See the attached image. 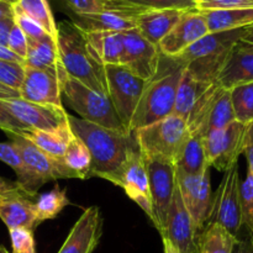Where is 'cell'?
I'll return each mask as SVG.
<instances>
[{
  "label": "cell",
  "instance_id": "83f0119b",
  "mask_svg": "<svg viewBox=\"0 0 253 253\" xmlns=\"http://www.w3.org/2000/svg\"><path fill=\"white\" fill-rule=\"evenodd\" d=\"M204 16L209 32H224L244 29L253 24V7L227 10H205Z\"/></svg>",
  "mask_w": 253,
  "mask_h": 253
},
{
  "label": "cell",
  "instance_id": "7402d4cb",
  "mask_svg": "<svg viewBox=\"0 0 253 253\" xmlns=\"http://www.w3.org/2000/svg\"><path fill=\"white\" fill-rule=\"evenodd\" d=\"M216 83L227 90L242 84L253 83V44L240 40L232 47Z\"/></svg>",
  "mask_w": 253,
  "mask_h": 253
},
{
  "label": "cell",
  "instance_id": "9a60e30c",
  "mask_svg": "<svg viewBox=\"0 0 253 253\" xmlns=\"http://www.w3.org/2000/svg\"><path fill=\"white\" fill-rule=\"evenodd\" d=\"M199 235L175 184L166 226L161 232L162 240L170 242L179 253H198Z\"/></svg>",
  "mask_w": 253,
  "mask_h": 253
},
{
  "label": "cell",
  "instance_id": "9f6ffc18",
  "mask_svg": "<svg viewBox=\"0 0 253 253\" xmlns=\"http://www.w3.org/2000/svg\"><path fill=\"white\" fill-rule=\"evenodd\" d=\"M0 253H10V252L7 251L4 246H1V245H0Z\"/></svg>",
  "mask_w": 253,
  "mask_h": 253
},
{
  "label": "cell",
  "instance_id": "ac0fdd59",
  "mask_svg": "<svg viewBox=\"0 0 253 253\" xmlns=\"http://www.w3.org/2000/svg\"><path fill=\"white\" fill-rule=\"evenodd\" d=\"M118 187L123 188L126 195L132 202H135L152 221V199H151L147 166H146L145 157L138 150V146L133 148L128 155L121 172Z\"/></svg>",
  "mask_w": 253,
  "mask_h": 253
},
{
  "label": "cell",
  "instance_id": "f6af8a7d",
  "mask_svg": "<svg viewBox=\"0 0 253 253\" xmlns=\"http://www.w3.org/2000/svg\"><path fill=\"white\" fill-rule=\"evenodd\" d=\"M0 128L4 131L6 135H12V133H21L22 131L26 130L2 104V99H0Z\"/></svg>",
  "mask_w": 253,
  "mask_h": 253
},
{
  "label": "cell",
  "instance_id": "8fae6325",
  "mask_svg": "<svg viewBox=\"0 0 253 253\" xmlns=\"http://www.w3.org/2000/svg\"><path fill=\"white\" fill-rule=\"evenodd\" d=\"M246 125L234 121L221 130H212L203 136L205 158L209 167L226 172L232 165L239 162L244 152Z\"/></svg>",
  "mask_w": 253,
  "mask_h": 253
},
{
  "label": "cell",
  "instance_id": "94428289",
  "mask_svg": "<svg viewBox=\"0 0 253 253\" xmlns=\"http://www.w3.org/2000/svg\"><path fill=\"white\" fill-rule=\"evenodd\" d=\"M192 1H194V0H192ZM194 2H195V1H194Z\"/></svg>",
  "mask_w": 253,
  "mask_h": 253
},
{
  "label": "cell",
  "instance_id": "6da1fadb",
  "mask_svg": "<svg viewBox=\"0 0 253 253\" xmlns=\"http://www.w3.org/2000/svg\"><path fill=\"white\" fill-rule=\"evenodd\" d=\"M68 123L74 135L83 141L90 153L89 177L101 178L118 185L128 155L137 147L133 133L111 130L71 115Z\"/></svg>",
  "mask_w": 253,
  "mask_h": 253
},
{
  "label": "cell",
  "instance_id": "cb8c5ba5",
  "mask_svg": "<svg viewBox=\"0 0 253 253\" xmlns=\"http://www.w3.org/2000/svg\"><path fill=\"white\" fill-rule=\"evenodd\" d=\"M184 11L175 7L145 10L136 17V29L146 40L158 47V43L169 34Z\"/></svg>",
  "mask_w": 253,
  "mask_h": 253
},
{
  "label": "cell",
  "instance_id": "ab89813d",
  "mask_svg": "<svg viewBox=\"0 0 253 253\" xmlns=\"http://www.w3.org/2000/svg\"><path fill=\"white\" fill-rule=\"evenodd\" d=\"M12 19H14L15 25L26 35L27 39L34 40H41L44 37L49 36L36 21L27 16L24 11L19 9L15 4H12Z\"/></svg>",
  "mask_w": 253,
  "mask_h": 253
},
{
  "label": "cell",
  "instance_id": "f35d334b",
  "mask_svg": "<svg viewBox=\"0 0 253 253\" xmlns=\"http://www.w3.org/2000/svg\"><path fill=\"white\" fill-rule=\"evenodd\" d=\"M123 4L130 5L140 10L151 9H167V7H175V9H195V2L192 0H116Z\"/></svg>",
  "mask_w": 253,
  "mask_h": 253
},
{
  "label": "cell",
  "instance_id": "836d02e7",
  "mask_svg": "<svg viewBox=\"0 0 253 253\" xmlns=\"http://www.w3.org/2000/svg\"><path fill=\"white\" fill-rule=\"evenodd\" d=\"M69 204L71 202L67 197V189H61L58 185L49 192L39 195V198L35 200V208L40 225L46 220L57 217V215Z\"/></svg>",
  "mask_w": 253,
  "mask_h": 253
},
{
  "label": "cell",
  "instance_id": "816d5d0a",
  "mask_svg": "<svg viewBox=\"0 0 253 253\" xmlns=\"http://www.w3.org/2000/svg\"><path fill=\"white\" fill-rule=\"evenodd\" d=\"M14 98H20L19 93H17L16 90H12V89L0 84V99H14Z\"/></svg>",
  "mask_w": 253,
  "mask_h": 253
},
{
  "label": "cell",
  "instance_id": "c3c4849f",
  "mask_svg": "<svg viewBox=\"0 0 253 253\" xmlns=\"http://www.w3.org/2000/svg\"><path fill=\"white\" fill-rule=\"evenodd\" d=\"M251 237H249V239H237L236 244L232 249V253H253Z\"/></svg>",
  "mask_w": 253,
  "mask_h": 253
},
{
  "label": "cell",
  "instance_id": "3957f363",
  "mask_svg": "<svg viewBox=\"0 0 253 253\" xmlns=\"http://www.w3.org/2000/svg\"><path fill=\"white\" fill-rule=\"evenodd\" d=\"M244 29L224 32H209L174 58L188 73L204 83H216L232 47L242 39Z\"/></svg>",
  "mask_w": 253,
  "mask_h": 253
},
{
  "label": "cell",
  "instance_id": "9c48e42d",
  "mask_svg": "<svg viewBox=\"0 0 253 253\" xmlns=\"http://www.w3.org/2000/svg\"><path fill=\"white\" fill-rule=\"evenodd\" d=\"M240 185L241 179L239 163H235L224 172L221 183L212 195L211 207L207 220V225H220L237 239L242 229Z\"/></svg>",
  "mask_w": 253,
  "mask_h": 253
},
{
  "label": "cell",
  "instance_id": "52a82bcc",
  "mask_svg": "<svg viewBox=\"0 0 253 253\" xmlns=\"http://www.w3.org/2000/svg\"><path fill=\"white\" fill-rule=\"evenodd\" d=\"M132 133L143 157L165 161L175 166L178 155L189 137L190 131L183 119L172 114L157 123L137 128Z\"/></svg>",
  "mask_w": 253,
  "mask_h": 253
},
{
  "label": "cell",
  "instance_id": "5b68a950",
  "mask_svg": "<svg viewBox=\"0 0 253 253\" xmlns=\"http://www.w3.org/2000/svg\"><path fill=\"white\" fill-rule=\"evenodd\" d=\"M58 77L62 95H64L67 104L81 116V119L111 130L131 133L120 121L108 95L98 93L69 77L63 67L58 71Z\"/></svg>",
  "mask_w": 253,
  "mask_h": 253
},
{
  "label": "cell",
  "instance_id": "d6986e66",
  "mask_svg": "<svg viewBox=\"0 0 253 253\" xmlns=\"http://www.w3.org/2000/svg\"><path fill=\"white\" fill-rule=\"evenodd\" d=\"M19 96L26 101L62 108L61 82L57 72L25 66V77Z\"/></svg>",
  "mask_w": 253,
  "mask_h": 253
},
{
  "label": "cell",
  "instance_id": "e0dca14e",
  "mask_svg": "<svg viewBox=\"0 0 253 253\" xmlns=\"http://www.w3.org/2000/svg\"><path fill=\"white\" fill-rule=\"evenodd\" d=\"M2 104L25 128L30 130H52L68 121L63 106L36 104L21 98L2 99Z\"/></svg>",
  "mask_w": 253,
  "mask_h": 253
},
{
  "label": "cell",
  "instance_id": "4dcf8cb0",
  "mask_svg": "<svg viewBox=\"0 0 253 253\" xmlns=\"http://www.w3.org/2000/svg\"><path fill=\"white\" fill-rule=\"evenodd\" d=\"M237 237L216 224L207 225L198 240V253H232Z\"/></svg>",
  "mask_w": 253,
  "mask_h": 253
},
{
  "label": "cell",
  "instance_id": "4fadbf2b",
  "mask_svg": "<svg viewBox=\"0 0 253 253\" xmlns=\"http://www.w3.org/2000/svg\"><path fill=\"white\" fill-rule=\"evenodd\" d=\"M152 199V222L162 232L175 189V166L155 158H145Z\"/></svg>",
  "mask_w": 253,
  "mask_h": 253
},
{
  "label": "cell",
  "instance_id": "30bf717a",
  "mask_svg": "<svg viewBox=\"0 0 253 253\" xmlns=\"http://www.w3.org/2000/svg\"><path fill=\"white\" fill-rule=\"evenodd\" d=\"M104 68L109 98L123 125L131 132V121L148 81L140 78L124 66H105Z\"/></svg>",
  "mask_w": 253,
  "mask_h": 253
},
{
  "label": "cell",
  "instance_id": "680465c9",
  "mask_svg": "<svg viewBox=\"0 0 253 253\" xmlns=\"http://www.w3.org/2000/svg\"><path fill=\"white\" fill-rule=\"evenodd\" d=\"M251 242H252V246H253V237H251Z\"/></svg>",
  "mask_w": 253,
  "mask_h": 253
},
{
  "label": "cell",
  "instance_id": "db71d44e",
  "mask_svg": "<svg viewBox=\"0 0 253 253\" xmlns=\"http://www.w3.org/2000/svg\"><path fill=\"white\" fill-rule=\"evenodd\" d=\"M242 41L247 42V43H251L253 44V24L251 26L246 27V30H245V34L244 36H242Z\"/></svg>",
  "mask_w": 253,
  "mask_h": 253
},
{
  "label": "cell",
  "instance_id": "e575fe53",
  "mask_svg": "<svg viewBox=\"0 0 253 253\" xmlns=\"http://www.w3.org/2000/svg\"><path fill=\"white\" fill-rule=\"evenodd\" d=\"M235 120L244 125L253 123V83L242 84L230 89Z\"/></svg>",
  "mask_w": 253,
  "mask_h": 253
},
{
  "label": "cell",
  "instance_id": "60d3db41",
  "mask_svg": "<svg viewBox=\"0 0 253 253\" xmlns=\"http://www.w3.org/2000/svg\"><path fill=\"white\" fill-rule=\"evenodd\" d=\"M9 234L12 253H36L34 231L24 227H16V229H10Z\"/></svg>",
  "mask_w": 253,
  "mask_h": 253
},
{
  "label": "cell",
  "instance_id": "b9f144b4",
  "mask_svg": "<svg viewBox=\"0 0 253 253\" xmlns=\"http://www.w3.org/2000/svg\"><path fill=\"white\" fill-rule=\"evenodd\" d=\"M253 7V0H200L195 4L199 11L205 10H227Z\"/></svg>",
  "mask_w": 253,
  "mask_h": 253
},
{
  "label": "cell",
  "instance_id": "2e32d148",
  "mask_svg": "<svg viewBox=\"0 0 253 253\" xmlns=\"http://www.w3.org/2000/svg\"><path fill=\"white\" fill-rule=\"evenodd\" d=\"M208 34L209 30L202 12L197 9H188L169 34L158 43V51L162 56L174 59Z\"/></svg>",
  "mask_w": 253,
  "mask_h": 253
},
{
  "label": "cell",
  "instance_id": "7bdbcfd3",
  "mask_svg": "<svg viewBox=\"0 0 253 253\" xmlns=\"http://www.w3.org/2000/svg\"><path fill=\"white\" fill-rule=\"evenodd\" d=\"M0 161L9 166L16 173L17 178L21 177L24 173V165L19 152L10 142H0Z\"/></svg>",
  "mask_w": 253,
  "mask_h": 253
},
{
  "label": "cell",
  "instance_id": "6f0895ef",
  "mask_svg": "<svg viewBox=\"0 0 253 253\" xmlns=\"http://www.w3.org/2000/svg\"><path fill=\"white\" fill-rule=\"evenodd\" d=\"M2 1H6V2H10V4H14L15 0H2Z\"/></svg>",
  "mask_w": 253,
  "mask_h": 253
},
{
  "label": "cell",
  "instance_id": "8992f818",
  "mask_svg": "<svg viewBox=\"0 0 253 253\" xmlns=\"http://www.w3.org/2000/svg\"><path fill=\"white\" fill-rule=\"evenodd\" d=\"M183 69L184 68L175 62V67L172 71L162 76L157 74L147 82L131 121V132L172 115Z\"/></svg>",
  "mask_w": 253,
  "mask_h": 253
},
{
  "label": "cell",
  "instance_id": "5bb4252c",
  "mask_svg": "<svg viewBox=\"0 0 253 253\" xmlns=\"http://www.w3.org/2000/svg\"><path fill=\"white\" fill-rule=\"evenodd\" d=\"M161 53L156 44L151 43L137 29L123 32L121 64L145 81H151L160 72Z\"/></svg>",
  "mask_w": 253,
  "mask_h": 253
},
{
  "label": "cell",
  "instance_id": "7c38bea8",
  "mask_svg": "<svg viewBox=\"0 0 253 253\" xmlns=\"http://www.w3.org/2000/svg\"><path fill=\"white\" fill-rule=\"evenodd\" d=\"M175 184L185 209L189 212L198 232L202 234L207 225L212 200L210 168L199 174H188L175 169Z\"/></svg>",
  "mask_w": 253,
  "mask_h": 253
},
{
  "label": "cell",
  "instance_id": "1f68e13d",
  "mask_svg": "<svg viewBox=\"0 0 253 253\" xmlns=\"http://www.w3.org/2000/svg\"><path fill=\"white\" fill-rule=\"evenodd\" d=\"M64 165L77 175V179H88L90 174L91 157L83 141L76 135L67 146L62 157Z\"/></svg>",
  "mask_w": 253,
  "mask_h": 253
},
{
  "label": "cell",
  "instance_id": "603a6c76",
  "mask_svg": "<svg viewBox=\"0 0 253 253\" xmlns=\"http://www.w3.org/2000/svg\"><path fill=\"white\" fill-rule=\"evenodd\" d=\"M145 10L135 7L109 10L99 14L76 16L74 24L84 31H113L125 32L136 29V17Z\"/></svg>",
  "mask_w": 253,
  "mask_h": 253
},
{
  "label": "cell",
  "instance_id": "44dd1931",
  "mask_svg": "<svg viewBox=\"0 0 253 253\" xmlns=\"http://www.w3.org/2000/svg\"><path fill=\"white\" fill-rule=\"evenodd\" d=\"M34 199L20 188L0 194V219L7 229L24 227L35 231L40 226Z\"/></svg>",
  "mask_w": 253,
  "mask_h": 253
},
{
  "label": "cell",
  "instance_id": "f5cc1de1",
  "mask_svg": "<svg viewBox=\"0 0 253 253\" xmlns=\"http://www.w3.org/2000/svg\"><path fill=\"white\" fill-rule=\"evenodd\" d=\"M17 184L16 182H11V180H6L4 178L0 177V194L5 192H9V190H14L16 189Z\"/></svg>",
  "mask_w": 253,
  "mask_h": 253
},
{
  "label": "cell",
  "instance_id": "8d00e7d4",
  "mask_svg": "<svg viewBox=\"0 0 253 253\" xmlns=\"http://www.w3.org/2000/svg\"><path fill=\"white\" fill-rule=\"evenodd\" d=\"M242 226L246 227L253 237V175L247 172V177L240 185Z\"/></svg>",
  "mask_w": 253,
  "mask_h": 253
},
{
  "label": "cell",
  "instance_id": "11a10c76",
  "mask_svg": "<svg viewBox=\"0 0 253 253\" xmlns=\"http://www.w3.org/2000/svg\"><path fill=\"white\" fill-rule=\"evenodd\" d=\"M163 252L165 253H179L175 250V247L173 246L170 242H168L167 240H163Z\"/></svg>",
  "mask_w": 253,
  "mask_h": 253
},
{
  "label": "cell",
  "instance_id": "7a4b0ae2",
  "mask_svg": "<svg viewBox=\"0 0 253 253\" xmlns=\"http://www.w3.org/2000/svg\"><path fill=\"white\" fill-rule=\"evenodd\" d=\"M57 46L62 67L69 77L108 95L105 68L94 58L83 32L74 22L57 24Z\"/></svg>",
  "mask_w": 253,
  "mask_h": 253
},
{
  "label": "cell",
  "instance_id": "ffe728a7",
  "mask_svg": "<svg viewBox=\"0 0 253 253\" xmlns=\"http://www.w3.org/2000/svg\"><path fill=\"white\" fill-rule=\"evenodd\" d=\"M103 234L100 209L89 207L79 216L57 253H93Z\"/></svg>",
  "mask_w": 253,
  "mask_h": 253
},
{
  "label": "cell",
  "instance_id": "277c9868",
  "mask_svg": "<svg viewBox=\"0 0 253 253\" xmlns=\"http://www.w3.org/2000/svg\"><path fill=\"white\" fill-rule=\"evenodd\" d=\"M7 136L10 143L19 152L24 165V173L16 179V184L27 195L35 198L40 188L51 180L77 178V175L64 165L63 161L49 157L20 133Z\"/></svg>",
  "mask_w": 253,
  "mask_h": 253
},
{
  "label": "cell",
  "instance_id": "bcb514c9",
  "mask_svg": "<svg viewBox=\"0 0 253 253\" xmlns=\"http://www.w3.org/2000/svg\"><path fill=\"white\" fill-rule=\"evenodd\" d=\"M244 153L247 160V172L253 175V123L246 125V132H245L244 141Z\"/></svg>",
  "mask_w": 253,
  "mask_h": 253
},
{
  "label": "cell",
  "instance_id": "7dc6e473",
  "mask_svg": "<svg viewBox=\"0 0 253 253\" xmlns=\"http://www.w3.org/2000/svg\"><path fill=\"white\" fill-rule=\"evenodd\" d=\"M12 25H14V19L12 17L0 20V46L6 47L7 36H9V32L11 30Z\"/></svg>",
  "mask_w": 253,
  "mask_h": 253
},
{
  "label": "cell",
  "instance_id": "4316f807",
  "mask_svg": "<svg viewBox=\"0 0 253 253\" xmlns=\"http://www.w3.org/2000/svg\"><path fill=\"white\" fill-rule=\"evenodd\" d=\"M25 66L37 69H47L58 73L62 68L57 40L47 36L41 40L27 39V53Z\"/></svg>",
  "mask_w": 253,
  "mask_h": 253
},
{
  "label": "cell",
  "instance_id": "484cf974",
  "mask_svg": "<svg viewBox=\"0 0 253 253\" xmlns=\"http://www.w3.org/2000/svg\"><path fill=\"white\" fill-rule=\"evenodd\" d=\"M20 135L24 136L26 140L34 143L37 148H40L42 152L48 155L49 157L57 161H62L64 151L73 138L74 133L69 126V123L67 121V123L62 124L61 126L52 128V130L43 131L26 128Z\"/></svg>",
  "mask_w": 253,
  "mask_h": 253
},
{
  "label": "cell",
  "instance_id": "d590c367",
  "mask_svg": "<svg viewBox=\"0 0 253 253\" xmlns=\"http://www.w3.org/2000/svg\"><path fill=\"white\" fill-rule=\"evenodd\" d=\"M61 1L63 2L76 16L99 14V12L109 11V10L132 7L130 6V5L116 1V0H61Z\"/></svg>",
  "mask_w": 253,
  "mask_h": 253
},
{
  "label": "cell",
  "instance_id": "d4e9b609",
  "mask_svg": "<svg viewBox=\"0 0 253 253\" xmlns=\"http://www.w3.org/2000/svg\"><path fill=\"white\" fill-rule=\"evenodd\" d=\"M83 36L94 58L101 66H120L123 53V32L84 31Z\"/></svg>",
  "mask_w": 253,
  "mask_h": 253
},
{
  "label": "cell",
  "instance_id": "f546056e",
  "mask_svg": "<svg viewBox=\"0 0 253 253\" xmlns=\"http://www.w3.org/2000/svg\"><path fill=\"white\" fill-rule=\"evenodd\" d=\"M209 168L205 158L203 136L199 133L190 132L189 137L183 145L175 161V169H179L188 174H199Z\"/></svg>",
  "mask_w": 253,
  "mask_h": 253
},
{
  "label": "cell",
  "instance_id": "ee69618b",
  "mask_svg": "<svg viewBox=\"0 0 253 253\" xmlns=\"http://www.w3.org/2000/svg\"><path fill=\"white\" fill-rule=\"evenodd\" d=\"M7 48L15 53L16 56L21 57L25 61V57L27 53V37L19 27L15 25H12L11 30L9 32V36H7Z\"/></svg>",
  "mask_w": 253,
  "mask_h": 253
},
{
  "label": "cell",
  "instance_id": "ba28073f",
  "mask_svg": "<svg viewBox=\"0 0 253 253\" xmlns=\"http://www.w3.org/2000/svg\"><path fill=\"white\" fill-rule=\"evenodd\" d=\"M235 114L230 90L212 83L200 96L187 125L190 132L204 136L212 130H221L234 123Z\"/></svg>",
  "mask_w": 253,
  "mask_h": 253
},
{
  "label": "cell",
  "instance_id": "f907efd6",
  "mask_svg": "<svg viewBox=\"0 0 253 253\" xmlns=\"http://www.w3.org/2000/svg\"><path fill=\"white\" fill-rule=\"evenodd\" d=\"M12 17V4L0 0V20Z\"/></svg>",
  "mask_w": 253,
  "mask_h": 253
},
{
  "label": "cell",
  "instance_id": "74e56055",
  "mask_svg": "<svg viewBox=\"0 0 253 253\" xmlns=\"http://www.w3.org/2000/svg\"><path fill=\"white\" fill-rule=\"evenodd\" d=\"M25 77V64L20 62L0 59V84L16 90L21 88Z\"/></svg>",
  "mask_w": 253,
  "mask_h": 253
},
{
  "label": "cell",
  "instance_id": "91938a15",
  "mask_svg": "<svg viewBox=\"0 0 253 253\" xmlns=\"http://www.w3.org/2000/svg\"><path fill=\"white\" fill-rule=\"evenodd\" d=\"M194 1H195V4H197V2H198V1H200V0H194Z\"/></svg>",
  "mask_w": 253,
  "mask_h": 253
},
{
  "label": "cell",
  "instance_id": "d6a6232c",
  "mask_svg": "<svg viewBox=\"0 0 253 253\" xmlns=\"http://www.w3.org/2000/svg\"><path fill=\"white\" fill-rule=\"evenodd\" d=\"M14 4L36 21L52 39L57 40V24L47 0H15Z\"/></svg>",
  "mask_w": 253,
  "mask_h": 253
},
{
  "label": "cell",
  "instance_id": "f1b7e54d",
  "mask_svg": "<svg viewBox=\"0 0 253 253\" xmlns=\"http://www.w3.org/2000/svg\"><path fill=\"white\" fill-rule=\"evenodd\" d=\"M211 84L198 81L194 77L190 76L185 69H183L182 78H180L179 85H178L177 96H175L173 114L179 116L187 123L200 96L205 93V90Z\"/></svg>",
  "mask_w": 253,
  "mask_h": 253
},
{
  "label": "cell",
  "instance_id": "681fc988",
  "mask_svg": "<svg viewBox=\"0 0 253 253\" xmlns=\"http://www.w3.org/2000/svg\"><path fill=\"white\" fill-rule=\"evenodd\" d=\"M0 59H6V61H12V62H20V63H24L25 61L21 57L16 56L15 53H12L7 47L0 46Z\"/></svg>",
  "mask_w": 253,
  "mask_h": 253
}]
</instances>
